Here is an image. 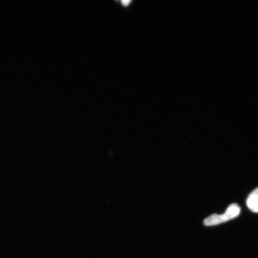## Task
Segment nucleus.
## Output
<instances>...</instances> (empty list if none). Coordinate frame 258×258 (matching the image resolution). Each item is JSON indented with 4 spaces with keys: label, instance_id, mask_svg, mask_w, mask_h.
<instances>
[{
    "label": "nucleus",
    "instance_id": "nucleus-2",
    "mask_svg": "<svg viewBox=\"0 0 258 258\" xmlns=\"http://www.w3.org/2000/svg\"><path fill=\"white\" fill-rule=\"evenodd\" d=\"M247 206L251 211L258 213V187L248 197Z\"/></svg>",
    "mask_w": 258,
    "mask_h": 258
},
{
    "label": "nucleus",
    "instance_id": "nucleus-1",
    "mask_svg": "<svg viewBox=\"0 0 258 258\" xmlns=\"http://www.w3.org/2000/svg\"><path fill=\"white\" fill-rule=\"evenodd\" d=\"M240 214V208L236 203L229 206L225 214H213L206 218L203 222L206 226H214L224 223L238 217Z\"/></svg>",
    "mask_w": 258,
    "mask_h": 258
}]
</instances>
